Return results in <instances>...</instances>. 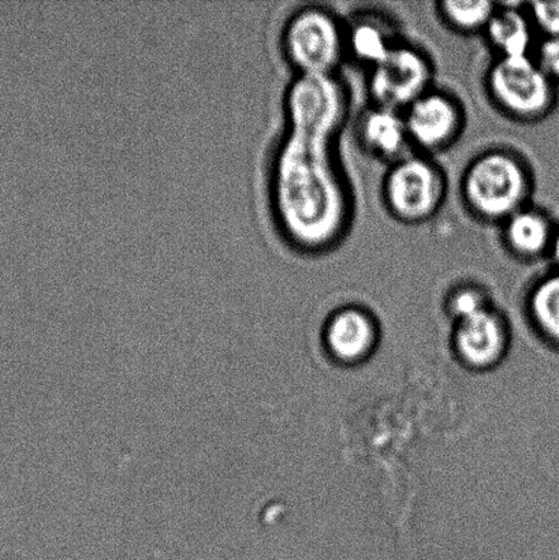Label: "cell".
I'll return each instance as SVG.
<instances>
[{"mask_svg": "<svg viewBox=\"0 0 559 560\" xmlns=\"http://www.w3.org/2000/svg\"><path fill=\"white\" fill-rule=\"evenodd\" d=\"M350 109L338 75H298L283 92L284 125L267 162L268 207L295 250L319 255L347 237L353 196L337 152Z\"/></svg>", "mask_w": 559, "mask_h": 560, "instance_id": "obj_1", "label": "cell"}, {"mask_svg": "<svg viewBox=\"0 0 559 560\" xmlns=\"http://www.w3.org/2000/svg\"><path fill=\"white\" fill-rule=\"evenodd\" d=\"M534 175L516 152L494 148L469 162L462 178L465 207L476 219L502 224L531 205Z\"/></svg>", "mask_w": 559, "mask_h": 560, "instance_id": "obj_2", "label": "cell"}, {"mask_svg": "<svg viewBox=\"0 0 559 560\" xmlns=\"http://www.w3.org/2000/svg\"><path fill=\"white\" fill-rule=\"evenodd\" d=\"M279 47L298 75H338L347 54V26L317 4L295 9L284 20Z\"/></svg>", "mask_w": 559, "mask_h": 560, "instance_id": "obj_3", "label": "cell"}, {"mask_svg": "<svg viewBox=\"0 0 559 560\" xmlns=\"http://www.w3.org/2000/svg\"><path fill=\"white\" fill-rule=\"evenodd\" d=\"M445 170L434 158L409 153L388 164L383 178L382 199L392 218L416 226L431 221L442 210L447 197Z\"/></svg>", "mask_w": 559, "mask_h": 560, "instance_id": "obj_4", "label": "cell"}, {"mask_svg": "<svg viewBox=\"0 0 559 560\" xmlns=\"http://www.w3.org/2000/svg\"><path fill=\"white\" fill-rule=\"evenodd\" d=\"M485 86L491 103L516 122H540L558 104V84L533 57L496 58L487 69Z\"/></svg>", "mask_w": 559, "mask_h": 560, "instance_id": "obj_5", "label": "cell"}, {"mask_svg": "<svg viewBox=\"0 0 559 560\" xmlns=\"http://www.w3.org/2000/svg\"><path fill=\"white\" fill-rule=\"evenodd\" d=\"M434 63L423 49L397 43L381 63L370 69L369 93L374 106L404 113L434 88Z\"/></svg>", "mask_w": 559, "mask_h": 560, "instance_id": "obj_6", "label": "cell"}, {"mask_svg": "<svg viewBox=\"0 0 559 560\" xmlns=\"http://www.w3.org/2000/svg\"><path fill=\"white\" fill-rule=\"evenodd\" d=\"M410 145L432 156L456 144L465 129V112L458 98L432 88L405 109Z\"/></svg>", "mask_w": 559, "mask_h": 560, "instance_id": "obj_7", "label": "cell"}, {"mask_svg": "<svg viewBox=\"0 0 559 560\" xmlns=\"http://www.w3.org/2000/svg\"><path fill=\"white\" fill-rule=\"evenodd\" d=\"M511 342L505 317L494 306L454 322V350L463 364L486 371L500 364Z\"/></svg>", "mask_w": 559, "mask_h": 560, "instance_id": "obj_8", "label": "cell"}, {"mask_svg": "<svg viewBox=\"0 0 559 560\" xmlns=\"http://www.w3.org/2000/svg\"><path fill=\"white\" fill-rule=\"evenodd\" d=\"M323 339L334 360L358 364L375 350L380 329L374 316L363 307L345 306L328 317Z\"/></svg>", "mask_w": 559, "mask_h": 560, "instance_id": "obj_9", "label": "cell"}, {"mask_svg": "<svg viewBox=\"0 0 559 560\" xmlns=\"http://www.w3.org/2000/svg\"><path fill=\"white\" fill-rule=\"evenodd\" d=\"M356 135L366 153L388 164L409 155L412 148L404 114L374 104L360 115Z\"/></svg>", "mask_w": 559, "mask_h": 560, "instance_id": "obj_10", "label": "cell"}, {"mask_svg": "<svg viewBox=\"0 0 559 560\" xmlns=\"http://www.w3.org/2000/svg\"><path fill=\"white\" fill-rule=\"evenodd\" d=\"M505 249L520 261L533 262L549 257L557 224L545 210L527 206L501 224Z\"/></svg>", "mask_w": 559, "mask_h": 560, "instance_id": "obj_11", "label": "cell"}, {"mask_svg": "<svg viewBox=\"0 0 559 560\" xmlns=\"http://www.w3.org/2000/svg\"><path fill=\"white\" fill-rule=\"evenodd\" d=\"M535 26L524 3H498V10L484 33L496 58L533 57Z\"/></svg>", "mask_w": 559, "mask_h": 560, "instance_id": "obj_12", "label": "cell"}, {"mask_svg": "<svg viewBox=\"0 0 559 560\" xmlns=\"http://www.w3.org/2000/svg\"><path fill=\"white\" fill-rule=\"evenodd\" d=\"M398 42L387 26L372 15L359 16L347 26V54L356 62L374 68Z\"/></svg>", "mask_w": 559, "mask_h": 560, "instance_id": "obj_13", "label": "cell"}, {"mask_svg": "<svg viewBox=\"0 0 559 560\" xmlns=\"http://www.w3.org/2000/svg\"><path fill=\"white\" fill-rule=\"evenodd\" d=\"M527 312L540 337L559 350V271L547 272L531 285Z\"/></svg>", "mask_w": 559, "mask_h": 560, "instance_id": "obj_14", "label": "cell"}, {"mask_svg": "<svg viewBox=\"0 0 559 560\" xmlns=\"http://www.w3.org/2000/svg\"><path fill=\"white\" fill-rule=\"evenodd\" d=\"M498 10V2H464V0H443L436 3V14L449 30L463 36L484 35L492 16Z\"/></svg>", "mask_w": 559, "mask_h": 560, "instance_id": "obj_15", "label": "cell"}, {"mask_svg": "<svg viewBox=\"0 0 559 560\" xmlns=\"http://www.w3.org/2000/svg\"><path fill=\"white\" fill-rule=\"evenodd\" d=\"M445 306L449 316L457 322L491 306V301L480 285L459 284L447 294Z\"/></svg>", "mask_w": 559, "mask_h": 560, "instance_id": "obj_16", "label": "cell"}, {"mask_svg": "<svg viewBox=\"0 0 559 560\" xmlns=\"http://www.w3.org/2000/svg\"><path fill=\"white\" fill-rule=\"evenodd\" d=\"M527 11L535 30L544 37H559V2H533Z\"/></svg>", "mask_w": 559, "mask_h": 560, "instance_id": "obj_17", "label": "cell"}, {"mask_svg": "<svg viewBox=\"0 0 559 560\" xmlns=\"http://www.w3.org/2000/svg\"><path fill=\"white\" fill-rule=\"evenodd\" d=\"M533 58L544 73L559 84V37H544L536 44Z\"/></svg>", "mask_w": 559, "mask_h": 560, "instance_id": "obj_18", "label": "cell"}, {"mask_svg": "<svg viewBox=\"0 0 559 560\" xmlns=\"http://www.w3.org/2000/svg\"><path fill=\"white\" fill-rule=\"evenodd\" d=\"M549 259L551 260L555 270L559 271V224H557L555 238H552Z\"/></svg>", "mask_w": 559, "mask_h": 560, "instance_id": "obj_19", "label": "cell"}]
</instances>
